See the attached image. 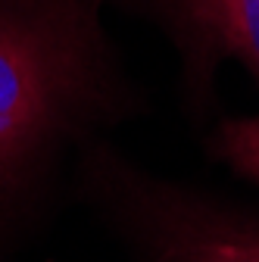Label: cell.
Instances as JSON below:
<instances>
[{
    "label": "cell",
    "mask_w": 259,
    "mask_h": 262,
    "mask_svg": "<svg viewBox=\"0 0 259 262\" xmlns=\"http://www.w3.org/2000/svg\"><path fill=\"white\" fill-rule=\"evenodd\" d=\"M122 209L150 262H259V222L190 193L128 181Z\"/></svg>",
    "instance_id": "7a4b0ae2"
},
{
    "label": "cell",
    "mask_w": 259,
    "mask_h": 262,
    "mask_svg": "<svg viewBox=\"0 0 259 262\" xmlns=\"http://www.w3.org/2000/svg\"><path fill=\"white\" fill-rule=\"evenodd\" d=\"M169 10L206 62L234 56L259 81V0H169Z\"/></svg>",
    "instance_id": "3957f363"
},
{
    "label": "cell",
    "mask_w": 259,
    "mask_h": 262,
    "mask_svg": "<svg viewBox=\"0 0 259 262\" xmlns=\"http://www.w3.org/2000/svg\"><path fill=\"white\" fill-rule=\"evenodd\" d=\"M100 0H0V262L41 228L56 166L110 103Z\"/></svg>",
    "instance_id": "6da1fadb"
},
{
    "label": "cell",
    "mask_w": 259,
    "mask_h": 262,
    "mask_svg": "<svg viewBox=\"0 0 259 262\" xmlns=\"http://www.w3.org/2000/svg\"><path fill=\"white\" fill-rule=\"evenodd\" d=\"M215 156L231 162V169L259 184V116L253 119H231L219 128Z\"/></svg>",
    "instance_id": "277c9868"
}]
</instances>
